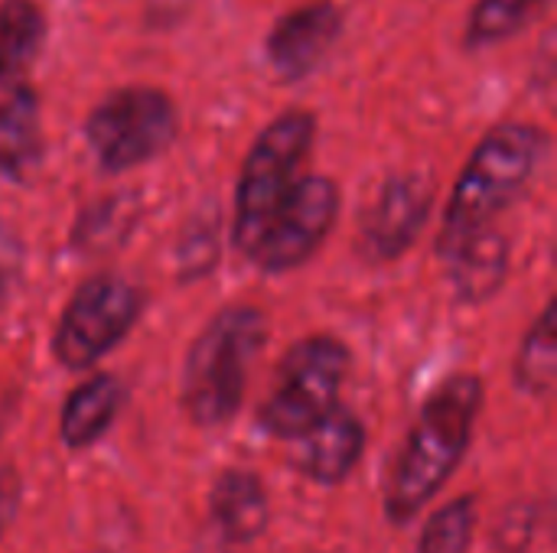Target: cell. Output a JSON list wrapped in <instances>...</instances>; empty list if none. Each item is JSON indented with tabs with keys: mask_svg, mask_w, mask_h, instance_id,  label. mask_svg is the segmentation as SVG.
I'll use <instances>...</instances> for the list:
<instances>
[{
	"mask_svg": "<svg viewBox=\"0 0 557 553\" xmlns=\"http://www.w3.org/2000/svg\"><path fill=\"white\" fill-rule=\"evenodd\" d=\"M180 114L166 91L127 85L101 98L88 121L85 140L104 173H127L157 160L176 137Z\"/></svg>",
	"mask_w": 557,
	"mask_h": 553,
	"instance_id": "cell-6",
	"label": "cell"
},
{
	"mask_svg": "<svg viewBox=\"0 0 557 553\" xmlns=\"http://www.w3.org/2000/svg\"><path fill=\"white\" fill-rule=\"evenodd\" d=\"M555 0H476L467 20V46L486 49L539 23Z\"/></svg>",
	"mask_w": 557,
	"mask_h": 553,
	"instance_id": "cell-17",
	"label": "cell"
},
{
	"mask_svg": "<svg viewBox=\"0 0 557 553\" xmlns=\"http://www.w3.org/2000/svg\"><path fill=\"white\" fill-rule=\"evenodd\" d=\"M557 378V336H555V303H548L532 329L525 332V342L516 355V385L532 394L545 398L552 394Z\"/></svg>",
	"mask_w": 557,
	"mask_h": 553,
	"instance_id": "cell-18",
	"label": "cell"
},
{
	"mask_svg": "<svg viewBox=\"0 0 557 553\" xmlns=\"http://www.w3.org/2000/svg\"><path fill=\"white\" fill-rule=\"evenodd\" d=\"M46 13L33 0L0 3V85L20 81V75L39 59L46 46Z\"/></svg>",
	"mask_w": 557,
	"mask_h": 553,
	"instance_id": "cell-16",
	"label": "cell"
},
{
	"mask_svg": "<svg viewBox=\"0 0 557 553\" xmlns=\"http://www.w3.org/2000/svg\"><path fill=\"white\" fill-rule=\"evenodd\" d=\"M42 160L39 98L23 81L0 85V173L26 179Z\"/></svg>",
	"mask_w": 557,
	"mask_h": 553,
	"instance_id": "cell-12",
	"label": "cell"
},
{
	"mask_svg": "<svg viewBox=\"0 0 557 553\" xmlns=\"http://www.w3.org/2000/svg\"><path fill=\"white\" fill-rule=\"evenodd\" d=\"M349 375V349L333 336H310L287 349L264 404L258 427L277 440H297L339 404Z\"/></svg>",
	"mask_w": 557,
	"mask_h": 553,
	"instance_id": "cell-5",
	"label": "cell"
},
{
	"mask_svg": "<svg viewBox=\"0 0 557 553\" xmlns=\"http://www.w3.org/2000/svg\"><path fill=\"white\" fill-rule=\"evenodd\" d=\"M268 342V319L258 306H225L193 339L183 365V411L196 427L228 424L248 388V372Z\"/></svg>",
	"mask_w": 557,
	"mask_h": 553,
	"instance_id": "cell-3",
	"label": "cell"
},
{
	"mask_svg": "<svg viewBox=\"0 0 557 553\" xmlns=\"http://www.w3.org/2000/svg\"><path fill=\"white\" fill-rule=\"evenodd\" d=\"M431 183L424 176H395L382 186L375 205L362 218V251L369 261L401 257L421 235L431 215Z\"/></svg>",
	"mask_w": 557,
	"mask_h": 553,
	"instance_id": "cell-10",
	"label": "cell"
},
{
	"mask_svg": "<svg viewBox=\"0 0 557 553\" xmlns=\"http://www.w3.org/2000/svg\"><path fill=\"white\" fill-rule=\"evenodd\" d=\"M144 313V293L137 284L117 274H98L85 280L65 303L55 332L52 355L69 372H88L114 345L127 339Z\"/></svg>",
	"mask_w": 557,
	"mask_h": 553,
	"instance_id": "cell-7",
	"label": "cell"
},
{
	"mask_svg": "<svg viewBox=\"0 0 557 553\" xmlns=\"http://www.w3.org/2000/svg\"><path fill=\"white\" fill-rule=\"evenodd\" d=\"M476 531V495H460L437 508L418 541V553H470Z\"/></svg>",
	"mask_w": 557,
	"mask_h": 553,
	"instance_id": "cell-19",
	"label": "cell"
},
{
	"mask_svg": "<svg viewBox=\"0 0 557 553\" xmlns=\"http://www.w3.org/2000/svg\"><path fill=\"white\" fill-rule=\"evenodd\" d=\"M317 140V117L304 108L277 114L251 143L235 189V244L251 254L271 215L290 196Z\"/></svg>",
	"mask_w": 557,
	"mask_h": 553,
	"instance_id": "cell-4",
	"label": "cell"
},
{
	"mask_svg": "<svg viewBox=\"0 0 557 553\" xmlns=\"http://www.w3.org/2000/svg\"><path fill=\"white\" fill-rule=\"evenodd\" d=\"M294 450V466L304 479L317 486H339L359 466L366 450V427L362 420L336 404L326 417H320L310 430H304Z\"/></svg>",
	"mask_w": 557,
	"mask_h": 553,
	"instance_id": "cell-11",
	"label": "cell"
},
{
	"mask_svg": "<svg viewBox=\"0 0 557 553\" xmlns=\"http://www.w3.org/2000/svg\"><path fill=\"white\" fill-rule=\"evenodd\" d=\"M548 156V134L535 124L509 121L493 127L463 166L447 202L437 251L493 228Z\"/></svg>",
	"mask_w": 557,
	"mask_h": 553,
	"instance_id": "cell-2",
	"label": "cell"
},
{
	"mask_svg": "<svg viewBox=\"0 0 557 553\" xmlns=\"http://www.w3.org/2000/svg\"><path fill=\"white\" fill-rule=\"evenodd\" d=\"M339 218V189L326 176H300L281 209L271 215L248 254L264 274H284L307 264L330 238Z\"/></svg>",
	"mask_w": 557,
	"mask_h": 553,
	"instance_id": "cell-8",
	"label": "cell"
},
{
	"mask_svg": "<svg viewBox=\"0 0 557 553\" xmlns=\"http://www.w3.org/2000/svg\"><path fill=\"white\" fill-rule=\"evenodd\" d=\"M483 378L454 375L421 407L408 440L388 473L385 515L392 525H408L447 486L470 450L473 427L483 411Z\"/></svg>",
	"mask_w": 557,
	"mask_h": 553,
	"instance_id": "cell-1",
	"label": "cell"
},
{
	"mask_svg": "<svg viewBox=\"0 0 557 553\" xmlns=\"http://www.w3.org/2000/svg\"><path fill=\"white\" fill-rule=\"evenodd\" d=\"M343 23L346 13L333 0H310L284 13L264 42L271 72L284 81H304L313 75L343 36Z\"/></svg>",
	"mask_w": 557,
	"mask_h": 553,
	"instance_id": "cell-9",
	"label": "cell"
},
{
	"mask_svg": "<svg viewBox=\"0 0 557 553\" xmlns=\"http://www.w3.org/2000/svg\"><path fill=\"white\" fill-rule=\"evenodd\" d=\"M16 271H20V241L13 238V231L0 225V300L7 297Z\"/></svg>",
	"mask_w": 557,
	"mask_h": 553,
	"instance_id": "cell-20",
	"label": "cell"
},
{
	"mask_svg": "<svg viewBox=\"0 0 557 553\" xmlns=\"http://www.w3.org/2000/svg\"><path fill=\"white\" fill-rule=\"evenodd\" d=\"M124 404V388L114 375H91L85 385H78L59 414V440L69 450H88L104 437V430L114 424L117 411Z\"/></svg>",
	"mask_w": 557,
	"mask_h": 553,
	"instance_id": "cell-15",
	"label": "cell"
},
{
	"mask_svg": "<svg viewBox=\"0 0 557 553\" xmlns=\"http://www.w3.org/2000/svg\"><path fill=\"white\" fill-rule=\"evenodd\" d=\"M209 515L228 544H251L268 531L271 502L261 479L248 469H225L209 492Z\"/></svg>",
	"mask_w": 557,
	"mask_h": 553,
	"instance_id": "cell-13",
	"label": "cell"
},
{
	"mask_svg": "<svg viewBox=\"0 0 557 553\" xmlns=\"http://www.w3.org/2000/svg\"><path fill=\"white\" fill-rule=\"evenodd\" d=\"M441 261L447 264L457 297L467 303H480L499 290V284L509 271V241L496 228H483V231L444 248Z\"/></svg>",
	"mask_w": 557,
	"mask_h": 553,
	"instance_id": "cell-14",
	"label": "cell"
}]
</instances>
